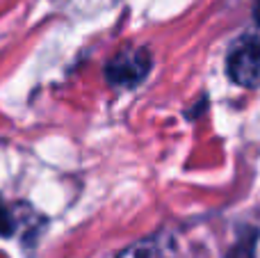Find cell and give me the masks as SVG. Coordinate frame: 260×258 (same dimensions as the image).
Segmentation results:
<instances>
[{
	"label": "cell",
	"instance_id": "obj_1",
	"mask_svg": "<svg viewBox=\"0 0 260 258\" xmlns=\"http://www.w3.org/2000/svg\"><path fill=\"white\" fill-rule=\"evenodd\" d=\"M151 71V53L144 48H128L119 50L105 67V78L112 87L119 89H128V87H137Z\"/></svg>",
	"mask_w": 260,
	"mask_h": 258
},
{
	"label": "cell",
	"instance_id": "obj_2",
	"mask_svg": "<svg viewBox=\"0 0 260 258\" xmlns=\"http://www.w3.org/2000/svg\"><path fill=\"white\" fill-rule=\"evenodd\" d=\"M229 76L240 87H256L260 82V39L244 37L229 53Z\"/></svg>",
	"mask_w": 260,
	"mask_h": 258
},
{
	"label": "cell",
	"instance_id": "obj_3",
	"mask_svg": "<svg viewBox=\"0 0 260 258\" xmlns=\"http://www.w3.org/2000/svg\"><path fill=\"white\" fill-rule=\"evenodd\" d=\"M117 258H167V256L155 242L142 240V242H135V245L126 247Z\"/></svg>",
	"mask_w": 260,
	"mask_h": 258
},
{
	"label": "cell",
	"instance_id": "obj_4",
	"mask_svg": "<svg viewBox=\"0 0 260 258\" xmlns=\"http://www.w3.org/2000/svg\"><path fill=\"white\" fill-rule=\"evenodd\" d=\"M14 233V217L3 204H0V238H7Z\"/></svg>",
	"mask_w": 260,
	"mask_h": 258
},
{
	"label": "cell",
	"instance_id": "obj_5",
	"mask_svg": "<svg viewBox=\"0 0 260 258\" xmlns=\"http://www.w3.org/2000/svg\"><path fill=\"white\" fill-rule=\"evenodd\" d=\"M226 258H253V256H251V249H249V247H238V249H233Z\"/></svg>",
	"mask_w": 260,
	"mask_h": 258
},
{
	"label": "cell",
	"instance_id": "obj_6",
	"mask_svg": "<svg viewBox=\"0 0 260 258\" xmlns=\"http://www.w3.org/2000/svg\"><path fill=\"white\" fill-rule=\"evenodd\" d=\"M253 16H256V23L260 25V0H256V7H253Z\"/></svg>",
	"mask_w": 260,
	"mask_h": 258
}]
</instances>
